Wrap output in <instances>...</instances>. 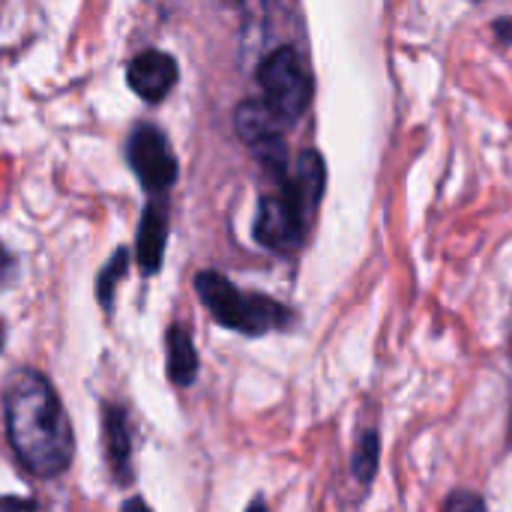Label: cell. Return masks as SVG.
<instances>
[{"instance_id":"obj_1","label":"cell","mask_w":512,"mask_h":512,"mask_svg":"<svg viewBox=\"0 0 512 512\" xmlns=\"http://www.w3.org/2000/svg\"><path fill=\"white\" fill-rule=\"evenodd\" d=\"M6 438L18 462L36 477H57L75 453L72 426L45 375L21 369L6 381Z\"/></svg>"},{"instance_id":"obj_2","label":"cell","mask_w":512,"mask_h":512,"mask_svg":"<svg viewBox=\"0 0 512 512\" xmlns=\"http://www.w3.org/2000/svg\"><path fill=\"white\" fill-rule=\"evenodd\" d=\"M195 291L216 324L237 330L243 336H264L270 330H285L294 324V315L288 306L264 294H243L234 282H228L216 270L198 273Z\"/></svg>"},{"instance_id":"obj_3","label":"cell","mask_w":512,"mask_h":512,"mask_svg":"<svg viewBox=\"0 0 512 512\" xmlns=\"http://www.w3.org/2000/svg\"><path fill=\"white\" fill-rule=\"evenodd\" d=\"M258 84L264 90V102L285 120V126L297 123L312 102V78L291 45H282L261 60Z\"/></svg>"},{"instance_id":"obj_4","label":"cell","mask_w":512,"mask_h":512,"mask_svg":"<svg viewBox=\"0 0 512 512\" xmlns=\"http://www.w3.org/2000/svg\"><path fill=\"white\" fill-rule=\"evenodd\" d=\"M234 129L240 141L255 153V159L282 180L288 174V147H285V120L264 99H243L234 111Z\"/></svg>"},{"instance_id":"obj_5","label":"cell","mask_w":512,"mask_h":512,"mask_svg":"<svg viewBox=\"0 0 512 512\" xmlns=\"http://www.w3.org/2000/svg\"><path fill=\"white\" fill-rule=\"evenodd\" d=\"M129 165L135 171V177L141 180L144 189L150 192H165L168 186H174L177 180V156L171 153L168 138L150 126L141 123L135 126V132L129 135Z\"/></svg>"},{"instance_id":"obj_6","label":"cell","mask_w":512,"mask_h":512,"mask_svg":"<svg viewBox=\"0 0 512 512\" xmlns=\"http://www.w3.org/2000/svg\"><path fill=\"white\" fill-rule=\"evenodd\" d=\"M306 231H309V225L300 219V213L282 195H264L258 201V216L252 225L258 246L279 252V255H291L303 246Z\"/></svg>"},{"instance_id":"obj_7","label":"cell","mask_w":512,"mask_h":512,"mask_svg":"<svg viewBox=\"0 0 512 512\" xmlns=\"http://www.w3.org/2000/svg\"><path fill=\"white\" fill-rule=\"evenodd\" d=\"M327 186V162L318 150H303L288 174L279 180V195L300 213L306 225H312Z\"/></svg>"},{"instance_id":"obj_8","label":"cell","mask_w":512,"mask_h":512,"mask_svg":"<svg viewBox=\"0 0 512 512\" xmlns=\"http://www.w3.org/2000/svg\"><path fill=\"white\" fill-rule=\"evenodd\" d=\"M126 81L144 102H162L171 93V87L177 84V60L156 48L141 51L129 63Z\"/></svg>"},{"instance_id":"obj_9","label":"cell","mask_w":512,"mask_h":512,"mask_svg":"<svg viewBox=\"0 0 512 512\" xmlns=\"http://www.w3.org/2000/svg\"><path fill=\"white\" fill-rule=\"evenodd\" d=\"M165 237H168V216L165 207L159 201H150L141 213L138 222V243H135V255H138V267L141 273L153 276L162 267V255H165Z\"/></svg>"},{"instance_id":"obj_10","label":"cell","mask_w":512,"mask_h":512,"mask_svg":"<svg viewBox=\"0 0 512 512\" xmlns=\"http://www.w3.org/2000/svg\"><path fill=\"white\" fill-rule=\"evenodd\" d=\"M105 453H108V465H111L114 477L120 483H129V477H132V468H129L132 441H129L126 411L117 408V405L105 408Z\"/></svg>"},{"instance_id":"obj_11","label":"cell","mask_w":512,"mask_h":512,"mask_svg":"<svg viewBox=\"0 0 512 512\" xmlns=\"http://www.w3.org/2000/svg\"><path fill=\"white\" fill-rule=\"evenodd\" d=\"M168 342V375L177 387H189L198 378V354L192 345V333L183 324H174L165 336Z\"/></svg>"},{"instance_id":"obj_12","label":"cell","mask_w":512,"mask_h":512,"mask_svg":"<svg viewBox=\"0 0 512 512\" xmlns=\"http://www.w3.org/2000/svg\"><path fill=\"white\" fill-rule=\"evenodd\" d=\"M378 465H381V438L375 429H366L360 432L357 444H354V453H351V474L357 483L369 486L378 474Z\"/></svg>"},{"instance_id":"obj_13","label":"cell","mask_w":512,"mask_h":512,"mask_svg":"<svg viewBox=\"0 0 512 512\" xmlns=\"http://www.w3.org/2000/svg\"><path fill=\"white\" fill-rule=\"evenodd\" d=\"M126 264H129V252H126V249H120L117 255H111L108 267L102 270V276H99V282H96L102 306H108V303H111V291H114V282H117V279H120V276L126 273Z\"/></svg>"},{"instance_id":"obj_14","label":"cell","mask_w":512,"mask_h":512,"mask_svg":"<svg viewBox=\"0 0 512 512\" xmlns=\"http://www.w3.org/2000/svg\"><path fill=\"white\" fill-rule=\"evenodd\" d=\"M441 512H489V510H486V504H483V498H480L477 492L459 489V492H453V495L444 501Z\"/></svg>"},{"instance_id":"obj_15","label":"cell","mask_w":512,"mask_h":512,"mask_svg":"<svg viewBox=\"0 0 512 512\" xmlns=\"http://www.w3.org/2000/svg\"><path fill=\"white\" fill-rule=\"evenodd\" d=\"M495 33L501 42H512V18H498L495 21Z\"/></svg>"},{"instance_id":"obj_16","label":"cell","mask_w":512,"mask_h":512,"mask_svg":"<svg viewBox=\"0 0 512 512\" xmlns=\"http://www.w3.org/2000/svg\"><path fill=\"white\" fill-rule=\"evenodd\" d=\"M123 512H153V510H150L141 498H132V501H126V504H123Z\"/></svg>"},{"instance_id":"obj_17","label":"cell","mask_w":512,"mask_h":512,"mask_svg":"<svg viewBox=\"0 0 512 512\" xmlns=\"http://www.w3.org/2000/svg\"><path fill=\"white\" fill-rule=\"evenodd\" d=\"M9 273H12V258H9V255H6V252L0 249V282H3V279H6Z\"/></svg>"},{"instance_id":"obj_18","label":"cell","mask_w":512,"mask_h":512,"mask_svg":"<svg viewBox=\"0 0 512 512\" xmlns=\"http://www.w3.org/2000/svg\"><path fill=\"white\" fill-rule=\"evenodd\" d=\"M246 512H267V507H264V501H252Z\"/></svg>"},{"instance_id":"obj_19","label":"cell","mask_w":512,"mask_h":512,"mask_svg":"<svg viewBox=\"0 0 512 512\" xmlns=\"http://www.w3.org/2000/svg\"><path fill=\"white\" fill-rule=\"evenodd\" d=\"M3 342H6V330H3V321H0V351H3Z\"/></svg>"}]
</instances>
